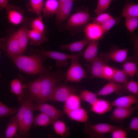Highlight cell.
Wrapping results in <instances>:
<instances>
[{
  "label": "cell",
  "mask_w": 138,
  "mask_h": 138,
  "mask_svg": "<svg viewBox=\"0 0 138 138\" xmlns=\"http://www.w3.org/2000/svg\"><path fill=\"white\" fill-rule=\"evenodd\" d=\"M28 37L30 44L32 45L39 46L48 41L45 32H41L32 29L29 30Z\"/></svg>",
  "instance_id": "22"
},
{
  "label": "cell",
  "mask_w": 138,
  "mask_h": 138,
  "mask_svg": "<svg viewBox=\"0 0 138 138\" xmlns=\"http://www.w3.org/2000/svg\"><path fill=\"white\" fill-rule=\"evenodd\" d=\"M52 124L53 129L57 135L62 137L67 136L69 135V129L64 121L57 119L54 120Z\"/></svg>",
  "instance_id": "29"
},
{
  "label": "cell",
  "mask_w": 138,
  "mask_h": 138,
  "mask_svg": "<svg viewBox=\"0 0 138 138\" xmlns=\"http://www.w3.org/2000/svg\"><path fill=\"white\" fill-rule=\"evenodd\" d=\"M7 38L5 37L0 39V54L2 52L1 51H4L6 48Z\"/></svg>",
  "instance_id": "48"
},
{
  "label": "cell",
  "mask_w": 138,
  "mask_h": 138,
  "mask_svg": "<svg viewBox=\"0 0 138 138\" xmlns=\"http://www.w3.org/2000/svg\"><path fill=\"white\" fill-rule=\"evenodd\" d=\"M125 26L130 32H133L138 26V18L136 17H130L125 18Z\"/></svg>",
  "instance_id": "42"
},
{
  "label": "cell",
  "mask_w": 138,
  "mask_h": 138,
  "mask_svg": "<svg viewBox=\"0 0 138 138\" xmlns=\"http://www.w3.org/2000/svg\"><path fill=\"white\" fill-rule=\"evenodd\" d=\"M121 15L125 18L138 17V5L132 3H126L123 8Z\"/></svg>",
  "instance_id": "31"
},
{
  "label": "cell",
  "mask_w": 138,
  "mask_h": 138,
  "mask_svg": "<svg viewBox=\"0 0 138 138\" xmlns=\"http://www.w3.org/2000/svg\"><path fill=\"white\" fill-rule=\"evenodd\" d=\"M115 68L105 64L103 70L101 78L111 81L115 71Z\"/></svg>",
  "instance_id": "43"
},
{
  "label": "cell",
  "mask_w": 138,
  "mask_h": 138,
  "mask_svg": "<svg viewBox=\"0 0 138 138\" xmlns=\"http://www.w3.org/2000/svg\"><path fill=\"white\" fill-rule=\"evenodd\" d=\"M97 15L96 17L93 18V22L100 25L113 17L108 13L105 12Z\"/></svg>",
  "instance_id": "45"
},
{
  "label": "cell",
  "mask_w": 138,
  "mask_h": 138,
  "mask_svg": "<svg viewBox=\"0 0 138 138\" xmlns=\"http://www.w3.org/2000/svg\"><path fill=\"white\" fill-rule=\"evenodd\" d=\"M28 94L37 104L40 103L41 94V79L40 77L29 82L26 85Z\"/></svg>",
  "instance_id": "17"
},
{
  "label": "cell",
  "mask_w": 138,
  "mask_h": 138,
  "mask_svg": "<svg viewBox=\"0 0 138 138\" xmlns=\"http://www.w3.org/2000/svg\"><path fill=\"white\" fill-rule=\"evenodd\" d=\"M34 110H38L46 114L53 120L62 117L65 113L54 106L44 102L35 104L33 103Z\"/></svg>",
  "instance_id": "8"
},
{
  "label": "cell",
  "mask_w": 138,
  "mask_h": 138,
  "mask_svg": "<svg viewBox=\"0 0 138 138\" xmlns=\"http://www.w3.org/2000/svg\"><path fill=\"white\" fill-rule=\"evenodd\" d=\"M81 100L79 96L73 94L70 95L64 102V111L65 113L80 107Z\"/></svg>",
  "instance_id": "25"
},
{
  "label": "cell",
  "mask_w": 138,
  "mask_h": 138,
  "mask_svg": "<svg viewBox=\"0 0 138 138\" xmlns=\"http://www.w3.org/2000/svg\"><path fill=\"white\" fill-rule=\"evenodd\" d=\"M138 109V102L133 106L128 108L116 107L110 116V119L116 122H121L131 116Z\"/></svg>",
  "instance_id": "9"
},
{
  "label": "cell",
  "mask_w": 138,
  "mask_h": 138,
  "mask_svg": "<svg viewBox=\"0 0 138 138\" xmlns=\"http://www.w3.org/2000/svg\"><path fill=\"white\" fill-rule=\"evenodd\" d=\"M104 60L98 57L89 62L88 70L91 74V78H101L103 69L105 64Z\"/></svg>",
  "instance_id": "16"
},
{
  "label": "cell",
  "mask_w": 138,
  "mask_h": 138,
  "mask_svg": "<svg viewBox=\"0 0 138 138\" xmlns=\"http://www.w3.org/2000/svg\"><path fill=\"white\" fill-rule=\"evenodd\" d=\"M77 88L74 86L60 84L57 85L50 100L64 102L71 95L75 94Z\"/></svg>",
  "instance_id": "7"
},
{
  "label": "cell",
  "mask_w": 138,
  "mask_h": 138,
  "mask_svg": "<svg viewBox=\"0 0 138 138\" xmlns=\"http://www.w3.org/2000/svg\"><path fill=\"white\" fill-rule=\"evenodd\" d=\"M29 30L27 26H24L14 32L23 53L26 50L28 42Z\"/></svg>",
  "instance_id": "21"
},
{
  "label": "cell",
  "mask_w": 138,
  "mask_h": 138,
  "mask_svg": "<svg viewBox=\"0 0 138 138\" xmlns=\"http://www.w3.org/2000/svg\"><path fill=\"white\" fill-rule=\"evenodd\" d=\"M125 92L123 85L112 81L105 85L96 94L97 96H105L114 93L122 95Z\"/></svg>",
  "instance_id": "14"
},
{
  "label": "cell",
  "mask_w": 138,
  "mask_h": 138,
  "mask_svg": "<svg viewBox=\"0 0 138 138\" xmlns=\"http://www.w3.org/2000/svg\"><path fill=\"white\" fill-rule=\"evenodd\" d=\"M137 97L132 94L119 97L111 102L112 107L128 108L137 103Z\"/></svg>",
  "instance_id": "19"
},
{
  "label": "cell",
  "mask_w": 138,
  "mask_h": 138,
  "mask_svg": "<svg viewBox=\"0 0 138 138\" xmlns=\"http://www.w3.org/2000/svg\"><path fill=\"white\" fill-rule=\"evenodd\" d=\"M33 100L32 97L28 94L17 111L15 117L18 123L19 130L21 126L23 118L26 111L29 105L33 102Z\"/></svg>",
  "instance_id": "27"
},
{
  "label": "cell",
  "mask_w": 138,
  "mask_h": 138,
  "mask_svg": "<svg viewBox=\"0 0 138 138\" xmlns=\"http://www.w3.org/2000/svg\"><path fill=\"white\" fill-rule=\"evenodd\" d=\"M99 41H90L83 54L84 59L87 62L92 61L97 57Z\"/></svg>",
  "instance_id": "24"
},
{
  "label": "cell",
  "mask_w": 138,
  "mask_h": 138,
  "mask_svg": "<svg viewBox=\"0 0 138 138\" xmlns=\"http://www.w3.org/2000/svg\"><path fill=\"white\" fill-rule=\"evenodd\" d=\"M53 121L47 115L41 112L34 119L33 122L37 125L45 126L52 124Z\"/></svg>",
  "instance_id": "34"
},
{
  "label": "cell",
  "mask_w": 138,
  "mask_h": 138,
  "mask_svg": "<svg viewBox=\"0 0 138 138\" xmlns=\"http://www.w3.org/2000/svg\"><path fill=\"white\" fill-rule=\"evenodd\" d=\"M128 53L127 49H117L100 54L101 58L105 60H111L119 63L124 62Z\"/></svg>",
  "instance_id": "12"
},
{
  "label": "cell",
  "mask_w": 138,
  "mask_h": 138,
  "mask_svg": "<svg viewBox=\"0 0 138 138\" xmlns=\"http://www.w3.org/2000/svg\"><path fill=\"white\" fill-rule=\"evenodd\" d=\"M111 102L107 100L98 98L95 102L91 105V112L99 115L105 113L111 110Z\"/></svg>",
  "instance_id": "18"
},
{
  "label": "cell",
  "mask_w": 138,
  "mask_h": 138,
  "mask_svg": "<svg viewBox=\"0 0 138 138\" xmlns=\"http://www.w3.org/2000/svg\"><path fill=\"white\" fill-rule=\"evenodd\" d=\"M31 53H38L48 57L56 61V64L58 67L67 65V60L80 55H79L69 54L62 52L49 51H41L31 50H30Z\"/></svg>",
  "instance_id": "5"
},
{
  "label": "cell",
  "mask_w": 138,
  "mask_h": 138,
  "mask_svg": "<svg viewBox=\"0 0 138 138\" xmlns=\"http://www.w3.org/2000/svg\"><path fill=\"white\" fill-rule=\"evenodd\" d=\"M129 77L122 70L115 68V71L111 81L123 85L129 80Z\"/></svg>",
  "instance_id": "32"
},
{
  "label": "cell",
  "mask_w": 138,
  "mask_h": 138,
  "mask_svg": "<svg viewBox=\"0 0 138 138\" xmlns=\"http://www.w3.org/2000/svg\"><path fill=\"white\" fill-rule=\"evenodd\" d=\"M120 20L118 18L113 17L101 25L105 33L108 32L113 26L118 24Z\"/></svg>",
  "instance_id": "44"
},
{
  "label": "cell",
  "mask_w": 138,
  "mask_h": 138,
  "mask_svg": "<svg viewBox=\"0 0 138 138\" xmlns=\"http://www.w3.org/2000/svg\"><path fill=\"white\" fill-rule=\"evenodd\" d=\"M60 6L58 0H46L42 11L46 17L56 14Z\"/></svg>",
  "instance_id": "26"
},
{
  "label": "cell",
  "mask_w": 138,
  "mask_h": 138,
  "mask_svg": "<svg viewBox=\"0 0 138 138\" xmlns=\"http://www.w3.org/2000/svg\"><path fill=\"white\" fill-rule=\"evenodd\" d=\"M78 1L79 0H58V1L60 3V5L63 3L66 2H70V1Z\"/></svg>",
  "instance_id": "50"
},
{
  "label": "cell",
  "mask_w": 138,
  "mask_h": 138,
  "mask_svg": "<svg viewBox=\"0 0 138 138\" xmlns=\"http://www.w3.org/2000/svg\"><path fill=\"white\" fill-rule=\"evenodd\" d=\"M66 114L71 120L79 122L85 123L89 118L87 111L81 106Z\"/></svg>",
  "instance_id": "20"
},
{
  "label": "cell",
  "mask_w": 138,
  "mask_h": 138,
  "mask_svg": "<svg viewBox=\"0 0 138 138\" xmlns=\"http://www.w3.org/2000/svg\"><path fill=\"white\" fill-rule=\"evenodd\" d=\"M84 31L86 39L90 41H99L105 33L101 25L93 22L87 24Z\"/></svg>",
  "instance_id": "10"
},
{
  "label": "cell",
  "mask_w": 138,
  "mask_h": 138,
  "mask_svg": "<svg viewBox=\"0 0 138 138\" xmlns=\"http://www.w3.org/2000/svg\"><path fill=\"white\" fill-rule=\"evenodd\" d=\"M18 129V125L15 117L12 118L8 124L5 131V137L12 138L16 134Z\"/></svg>",
  "instance_id": "33"
},
{
  "label": "cell",
  "mask_w": 138,
  "mask_h": 138,
  "mask_svg": "<svg viewBox=\"0 0 138 138\" xmlns=\"http://www.w3.org/2000/svg\"><path fill=\"white\" fill-rule=\"evenodd\" d=\"M26 87V85L23 84L18 79H14L10 82V92L16 95L20 100L22 98L24 90Z\"/></svg>",
  "instance_id": "30"
},
{
  "label": "cell",
  "mask_w": 138,
  "mask_h": 138,
  "mask_svg": "<svg viewBox=\"0 0 138 138\" xmlns=\"http://www.w3.org/2000/svg\"><path fill=\"white\" fill-rule=\"evenodd\" d=\"M31 26L32 29L41 32H45V26L42 21L41 16L38 17L32 21Z\"/></svg>",
  "instance_id": "40"
},
{
  "label": "cell",
  "mask_w": 138,
  "mask_h": 138,
  "mask_svg": "<svg viewBox=\"0 0 138 138\" xmlns=\"http://www.w3.org/2000/svg\"><path fill=\"white\" fill-rule=\"evenodd\" d=\"M110 133L113 138H126L128 135L127 132L120 126H118Z\"/></svg>",
  "instance_id": "46"
},
{
  "label": "cell",
  "mask_w": 138,
  "mask_h": 138,
  "mask_svg": "<svg viewBox=\"0 0 138 138\" xmlns=\"http://www.w3.org/2000/svg\"><path fill=\"white\" fill-rule=\"evenodd\" d=\"M40 77L41 85V103L50 100L57 84L64 79V75L61 71L51 73L48 71L40 75Z\"/></svg>",
  "instance_id": "2"
},
{
  "label": "cell",
  "mask_w": 138,
  "mask_h": 138,
  "mask_svg": "<svg viewBox=\"0 0 138 138\" xmlns=\"http://www.w3.org/2000/svg\"><path fill=\"white\" fill-rule=\"evenodd\" d=\"M122 70L129 77L133 78L137 72V65L134 61L126 62L123 64Z\"/></svg>",
  "instance_id": "36"
},
{
  "label": "cell",
  "mask_w": 138,
  "mask_h": 138,
  "mask_svg": "<svg viewBox=\"0 0 138 138\" xmlns=\"http://www.w3.org/2000/svg\"><path fill=\"white\" fill-rule=\"evenodd\" d=\"M85 123L84 131L91 138L103 137L104 134L110 133L118 127L105 123L92 124L88 121Z\"/></svg>",
  "instance_id": "3"
},
{
  "label": "cell",
  "mask_w": 138,
  "mask_h": 138,
  "mask_svg": "<svg viewBox=\"0 0 138 138\" xmlns=\"http://www.w3.org/2000/svg\"><path fill=\"white\" fill-rule=\"evenodd\" d=\"M80 55L71 59V64L64 75V80L66 82L79 83L86 77L84 69L78 62Z\"/></svg>",
  "instance_id": "4"
},
{
  "label": "cell",
  "mask_w": 138,
  "mask_h": 138,
  "mask_svg": "<svg viewBox=\"0 0 138 138\" xmlns=\"http://www.w3.org/2000/svg\"><path fill=\"white\" fill-rule=\"evenodd\" d=\"M96 94L86 89L80 91L79 96L81 101L87 102L90 105L96 101L98 98Z\"/></svg>",
  "instance_id": "35"
},
{
  "label": "cell",
  "mask_w": 138,
  "mask_h": 138,
  "mask_svg": "<svg viewBox=\"0 0 138 138\" xmlns=\"http://www.w3.org/2000/svg\"><path fill=\"white\" fill-rule=\"evenodd\" d=\"M73 1H70L61 4L56 14L57 20L59 23L64 21L69 16L72 8Z\"/></svg>",
  "instance_id": "23"
},
{
  "label": "cell",
  "mask_w": 138,
  "mask_h": 138,
  "mask_svg": "<svg viewBox=\"0 0 138 138\" xmlns=\"http://www.w3.org/2000/svg\"><path fill=\"white\" fill-rule=\"evenodd\" d=\"M2 76L1 73L0 72V78H1Z\"/></svg>",
  "instance_id": "51"
},
{
  "label": "cell",
  "mask_w": 138,
  "mask_h": 138,
  "mask_svg": "<svg viewBox=\"0 0 138 138\" xmlns=\"http://www.w3.org/2000/svg\"><path fill=\"white\" fill-rule=\"evenodd\" d=\"M7 18L9 22L15 25L21 23L24 19L23 14L19 7L11 5H8L6 7Z\"/></svg>",
  "instance_id": "15"
},
{
  "label": "cell",
  "mask_w": 138,
  "mask_h": 138,
  "mask_svg": "<svg viewBox=\"0 0 138 138\" xmlns=\"http://www.w3.org/2000/svg\"><path fill=\"white\" fill-rule=\"evenodd\" d=\"M8 0H0V9L6 8L7 5Z\"/></svg>",
  "instance_id": "49"
},
{
  "label": "cell",
  "mask_w": 138,
  "mask_h": 138,
  "mask_svg": "<svg viewBox=\"0 0 138 138\" xmlns=\"http://www.w3.org/2000/svg\"><path fill=\"white\" fill-rule=\"evenodd\" d=\"M90 41L85 38L68 44L61 45L60 47L63 50H67L72 52H79L88 44Z\"/></svg>",
  "instance_id": "28"
},
{
  "label": "cell",
  "mask_w": 138,
  "mask_h": 138,
  "mask_svg": "<svg viewBox=\"0 0 138 138\" xmlns=\"http://www.w3.org/2000/svg\"><path fill=\"white\" fill-rule=\"evenodd\" d=\"M125 90L131 93L136 97L138 96V83L131 79L129 80L125 84L123 85Z\"/></svg>",
  "instance_id": "37"
},
{
  "label": "cell",
  "mask_w": 138,
  "mask_h": 138,
  "mask_svg": "<svg viewBox=\"0 0 138 138\" xmlns=\"http://www.w3.org/2000/svg\"><path fill=\"white\" fill-rule=\"evenodd\" d=\"M112 0H98L94 10L97 15L105 12L107 9Z\"/></svg>",
  "instance_id": "39"
},
{
  "label": "cell",
  "mask_w": 138,
  "mask_h": 138,
  "mask_svg": "<svg viewBox=\"0 0 138 138\" xmlns=\"http://www.w3.org/2000/svg\"><path fill=\"white\" fill-rule=\"evenodd\" d=\"M6 48L4 51L10 57H15L22 55L18 41L14 32L9 37H7Z\"/></svg>",
  "instance_id": "11"
},
{
  "label": "cell",
  "mask_w": 138,
  "mask_h": 138,
  "mask_svg": "<svg viewBox=\"0 0 138 138\" xmlns=\"http://www.w3.org/2000/svg\"><path fill=\"white\" fill-rule=\"evenodd\" d=\"M17 111L16 108H9L0 101V118H3L13 115Z\"/></svg>",
  "instance_id": "38"
},
{
  "label": "cell",
  "mask_w": 138,
  "mask_h": 138,
  "mask_svg": "<svg viewBox=\"0 0 138 138\" xmlns=\"http://www.w3.org/2000/svg\"><path fill=\"white\" fill-rule=\"evenodd\" d=\"M30 6L34 12L38 16H41L43 7V0H29Z\"/></svg>",
  "instance_id": "41"
},
{
  "label": "cell",
  "mask_w": 138,
  "mask_h": 138,
  "mask_svg": "<svg viewBox=\"0 0 138 138\" xmlns=\"http://www.w3.org/2000/svg\"><path fill=\"white\" fill-rule=\"evenodd\" d=\"M33 102L29 105L24 115L21 126L19 130L20 135L22 136L25 135L29 131L33 122L34 118Z\"/></svg>",
  "instance_id": "13"
},
{
  "label": "cell",
  "mask_w": 138,
  "mask_h": 138,
  "mask_svg": "<svg viewBox=\"0 0 138 138\" xmlns=\"http://www.w3.org/2000/svg\"><path fill=\"white\" fill-rule=\"evenodd\" d=\"M90 19L88 12L85 9H81L70 17L66 26L70 29H73L84 27L88 23Z\"/></svg>",
  "instance_id": "6"
},
{
  "label": "cell",
  "mask_w": 138,
  "mask_h": 138,
  "mask_svg": "<svg viewBox=\"0 0 138 138\" xmlns=\"http://www.w3.org/2000/svg\"><path fill=\"white\" fill-rule=\"evenodd\" d=\"M129 128L131 130L138 131V117H134L132 118L130 124Z\"/></svg>",
  "instance_id": "47"
},
{
  "label": "cell",
  "mask_w": 138,
  "mask_h": 138,
  "mask_svg": "<svg viewBox=\"0 0 138 138\" xmlns=\"http://www.w3.org/2000/svg\"><path fill=\"white\" fill-rule=\"evenodd\" d=\"M32 54L10 57L20 71L27 74L40 75L47 72L42 64L46 57L38 53Z\"/></svg>",
  "instance_id": "1"
}]
</instances>
